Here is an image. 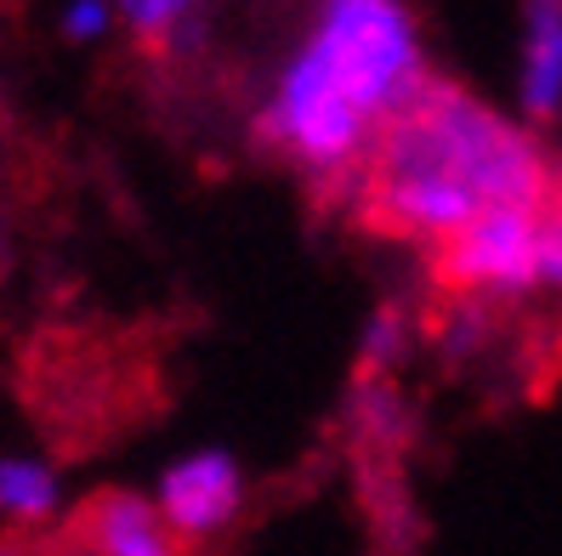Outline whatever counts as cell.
Masks as SVG:
<instances>
[{
  "label": "cell",
  "mask_w": 562,
  "mask_h": 556,
  "mask_svg": "<svg viewBox=\"0 0 562 556\" xmlns=\"http://www.w3.org/2000/svg\"><path fill=\"white\" fill-rule=\"evenodd\" d=\"M551 166L522 125L494 114L467 86L426 75L381 125L358 177L363 222L392 239H449L494 205H546Z\"/></svg>",
  "instance_id": "6da1fadb"
},
{
  "label": "cell",
  "mask_w": 562,
  "mask_h": 556,
  "mask_svg": "<svg viewBox=\"0 0 562 556\" xmlns=\"http://www.w3.org/2000/svg\"><path fill=\"white\" fill-rule=\"evenodd\" d=\"M426 80L415 18L392 0L324 7L261 114V137L318 182L363 177L381 125Z\"/></svg>",
  "instance_id": "7a4b0ae2"
},
{
  "label": "cell",
  "mask_w": 562,
  "mask_h": 556,
  "mask_svg": "<svg viewBox=\"0 0 562 556\" xmlns=\"http://www.w3.org/2000/svg\"><path fill=\"white\" fill-rule=\"evenodd\" d=\"M432 273L460 302H517L540 284V205H494L432 250Z\"/></svg>",
  "instance_id": "3957f363"
},
{
  "label": "cell",
  "mask_w": 562,
  "mask_h": 556,
  "mask_svg": "<svg viewBox=\"0 0 562 556\" xmlns=\"http://www.w3.org/2000/svg\"><path fill=\"white\" fill-rule=\"evenodd\" d=\"M245 506V472L227 449H193L182 461L159 472V495L154 511L165 522V534L182 540H205L239 517Z\"/></svg>",
  "instance_id": "277c9868"
},
{
  "label": "cell",
  "mask_w": 562,
  "mask_h": 556,
  "mask_svg": "<svg viewBox=\"0 0 562 556\" xmlns=\"http://www.w3.org/2000/svg\"><path fill=\"white\" fill-rule=\"evenodd\" d=\"M80 540L91 545V556H177V540L165 534L159 511L125 488H103L97 500H86Z\"/></svg>",
  "instance_id": "5b68a950"
},
{
  "label": "cell",
  "mask_w": 562,
  "mask_h": 556,
  "mask_svg": "<svg viewBox=\"0 0 562 556\" xmlns=\"http://www.w3.org/2000/svg\"><path fill=\"white\" fill-rule=\"evenodd\" d=\"M522 109L551 120L562 109V7L540 0L522 12Z\"/></svg>",
  "instance_id": "8992f818"
},
{
  "label": "cell",
  "mask_w": 562,
  "mask_h": 556,
  "mask_svg": "<svg viewBox=\"0 0 562 556\" xmlns=\"http://www.w3.org/2000/svg\"><path fill=\"white\" fill-rule=\"evenodd\" d=\"M57 511V472L46 461L7 454L0 461V517L12 522H46Z\"/></svg>",
  "instance_id": "52a82bcc"
},
{
  "label": "cell",
  "mask_w": 562,
  "mask_h": 556,
  "mask_svg": "<svg viewBox=\"0 0 562 556\" xmlns=\"http://www.w3.org/2000/svg\"><path fill=\"white\" fill-rule=\"evenodd\" d=\"M404 358V313L381 307L370 324H363V347H358V381H381L392 364Z\"/></svg>",
  "instance_id": "ba28073f"
},
{
  "label": "cell",
  "mask_w": 562,
  "mask_h": 556,
  "mask_svg": "<svg viewBox=\"0 0 562 556\" xmlns=\"http://www.w3.org/2000/svg\"><path fill=\"white\" fill-rule=\"evenodd\" d=\"M540 284H562V177H551L540 205Z\"/></svg>",
  "instance_id": "9c48e42d"
},
{
  "label": "cell",
  "mask_w": 562,
  "mask_h": 556,
  "mask_svg": "<svg viewBox=\"0 0 562 556\" xmlns=\"http://www.w3.org/2000/svg\"><path fill=\"white\" fill-rule=\"evenodd\" d=\"M109 23H114L109 7H69V12H63V35H69V41H103Z\"/></svg>",
  "instance_id": "30bf717a"
}]
</instances>
